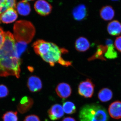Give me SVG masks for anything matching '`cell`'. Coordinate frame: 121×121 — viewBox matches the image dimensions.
I'll return each mask as SVG.
<instances>
[{"mask_svg": "<svg viewBox=\"0 0 121 121\" xmlns=\"http://www.w3.org/2000/svg\"><path fill=\"white\" fill-rule=\"evenodd\" d=\"M72 15L74 19L77 21H82L85 19L88 15L86 6L83 4L78 5L73 9Z\"/></svg>", "mask_w": 121, "mask_h": 121, "instance_id": "obj_11", "label": "cell"}, {"mask_svg": "<svg viewBox=\"0 0 121 121\" xmlns=\"http://www.w3.org/2000/svg\"><path fill=\"white\" fill-rule=\"evenodd\" d=\"M108 33L113 36L119 35L121 33V24L117 20H113L108 23L107 27Z\"/></svg>", "mask_w": 121, "mask_h": 121, "instance_id": "obj_18", "label": "cell"}, {"mask_svg": "<svg viewBox=\"0 0 121 121\" xmlns=\"http://www.w3.org/2000/svg\"><path fill=\"white\" fill-rule=\"evenodd\" d=\"M62 107L64 112L67 114H73L76 112V107L72 102L69 101L64 102L63 103Z\"/></svg>", "mask_w": 121, "mask_h": 121, "instance_id": "obj_22", "label": "cell"}, {"mask_svg": "<svg viewBox=\"0 0 121 121\" xmlns=\"http://www.w3.org/2000/svg\"><path fill=\"white\" fill-rule=\"evenodd\" d=\"M5 32L3 29L0 26V48L4 44L5 41Z\"/></svg>", "mask_w": 121, "mask_h": 121, "instance_id": "obj_28", "label": "cell"}, {"mask_svg": "<svg viewBox=\"0 0 121 121\" xmlns=\"http://www.w3.org/2000/svg\"><path fill=\"white\" fill-rule=\"evenodd\" d=\"M35 33V26L30 21H18L13 26V35L17 56L20 58Z\"/></svg>", "mask_w": 121, "mask_h": 121, "instance_id": "obj_2", "label": "cell"}, {"mask_svg": "<svg viewBox=\"0 0 121 121\" xmlns=\"http://www.w3.org/2000/svg\"><path fill=\"white\" fill-rule=\"evenodd\" d=\"M95 85L90 79L82 81L79 84L78 92L81 96L85 98L92 97L94 92Z\"/></svg>", "mask_w": 121, "mask_h": 121, "instance_id": "obj_5", "label": "cell"}, {"mask_svg": "<svg viewBox=\"0 0 121 121\" xmlns=\"http://www.w3.org/2000/svg\"><path fill=\"white\" fill-rule=\"evenodd\" d=\"M107 49V46L106 45H99L97 47L96 52L92 56L88 59L89 61H91L95 59H99L102 60H106L104 57L105 54Z\"/></svg>", "mask_w": 121, "mask_h": 121, "instance_id": "obj_19", "label": "cell"}, {"mask_svg": "<svg viewBox=\"0 0 121 121\" xmlns=\"http://www.w3.org/2000/svg\"><path fill=\"white\" fill-rule=\"evenodd\" d=\"M108 112L113 118L119 119L121 118V102L116 101L111 103L108 108Z\"/></svg>", "mask_w": 121, "mask_h": 121, "instance_id": "obj_13", "label": "cell"}, {"mask_svg": "<svg viewBox=\"0 0 121 121\" xmlns=\"http://www.w3.org/2000/svg\"><path fill=\"white\" fill-rule=\"evenodd\" d=\"M24 121H41L39 118L35 115L32 114L28 115L25 117Z\"/></svg>", "mask_w": 121, "mask_h": 121, "instance_id": "obj_26", "label": "cell"}, {"mask_svg": "<svg viewBox=\"0 0 121 121\" xmlns=\"http://www.w3.org/2000/svg\"><path fill=\"white\" fill-rule=\"evenodd\" d=\"M34 9L39 15L43 16H46L51 13L52 7L45 0H38L35 3Z\"/></svg>", "mask_w": 121, "mask_h": 121, "instance_id": "obj_6", "label": "cell"}, {"mask_svg": "<svg viewBox=\"0 0 121 121\" xmlns=\"http://www.w3.org/2000/svg\"><path fill=\"white\" fill-rule=\"evenodd\" d=\"M50 47V42L43 39H38L32 44L35 53L41 56L45 55Z\"/></svg>", "mask_w": 121, "mask_h": 121, "instance_id": "obj_7", "label": "cell"}, {"mask_svg": "<svg viewBox=\"0 0 121 121\" xmlns=\"http://www.w3.org/2000/svg\"><path fill=\"white\" fill-rule=\"evenodd\" d=\"M104 56L106 59H114L117 58V52L115 49L113 45L107 47V50L104 54Z\"/></svg>", "mask_w": 121, "mask_h": 121, "instance_id": "obj_23", "label": "cell"}, {"mask_svg": "<svg viewBox=\"0 0 121 121\" xmlns=\"http://www.w3.org/2000/svg\"><path fill=\"white\" fill-rule=\"evenodd\" d=\"M24 0L26 1H31L34 0Z\"/></svg>", "mask_w": 121, "mask_h": 121, "instance_id": "obj_31", "label": "cell"}, {"mask_svg": "<svg viewBox=\"0 0 121 121\" xmlns=\"http://www.w3.org/2000/svg\"><path fill=\"white\" fill-rule=\"evenodd\" d=\"M17 11L20 15L23 16H27L29 15L31 11L30 5L26 1H21L16 5Z\"/></svg>", "mask_w": 121, "mask_h": 121, "instance_id": "obj_17", "label": "cell"}, {"mask_svg": "<svg viewBox=\"0 0 121 121\" xmlns=\"http://www.w3.org/2000/svg\"><path fill=\"white\" fill-rule=\"evenodd\" d=\"M114 45L117 50L121 53V35L117 37L115 39Z\"/></svg>", "mask_w": 121, "mask_h": 121, "instance_id": "obj_27", "label": "cell"}, {"mask_svg": "<svg viewBox=\"0 0 121 121\" xmlns=\"http://www.w3.org/2000/svg\"><path fill=\"white\" fill-rule=\"evenodd\" d=\"M9 94L8 87L4 84H0V98L5 97Z\"/></svg>", "mask_w": 121, "mask_h": 121, "instance_id": "obj_25", "label": "cell"}, {"mask_svg": "<svg viewBox=\"0 0 121 121\" xmlns=\"http://www.w3.org/2000/svg\"><path fill=\"white\" fill-rule=\"evenodd\" d=\"M17 14L15 9L11 8L0 15V23L9 24L15 22L17 19Z\"/></svg>", "mask_w": 121, "mask_h": 121, "instance_id": "obj_9", "label": "cell"}, {"mask_svg": "<svg viewBox=\"0 0 121 121\" xmlns=\"http://www.w3.org/2000/svg\"><path fill=\"white\" fill-rule=\"evenodd\" d=\"M113 93L110 89L104 88L100 90L98 93V98L102 102L109 101L112 99Z\"/></svg>", "mask_w": 121, "mask_h": 121, "instance_id": "obj_20", "label": "cell"}, {"mask_svg": "<svg viewBox=\"0 0 121 121\" xmlns=\"http://www.w3.org/2000/svg\"><path fill=\"white\" fill-rule=\"evenodd\" d=\"M16 0H0V15L11 8H16Z\"/></svg>", "mask_w": 121, "mask_h": 121, "instance_id": "obj_21", "label": "cell"}, {"mask_svg": "<svg viewBox=\"0 0 121 121\" xmlns=\"http://www.w3.org/2000/svg\"><path fill=\"white\" fill-rule=\"evenodd\" d=\"M105 43L107 47L110 45H113V41L111 39H106L105 40Z\"/></svg>", "mask_w": 121, "mask_h": 121, "instance_id": "obj_29", "label": "cell"}, {"mask_svg": "<svg viewBox=\"0 0 121 121\" xmlns=\"http://www.w3.org/2000/svg\"><path fill=\"white\" fill-rule=\"evenodd\" d=\"M2 118L3 121H18L17 112L8 111L3 115Z\"/></svg>", "mask_w": 121, "mask_h": 121, "instance_id": "obj_24", "label": "cell"}, {"mask_svg": "<svg viewBox=\"0 0 121 121\" xmlns=\"http://www.w3.org/2000/svg\"><path fill=\"white\" fill-rule=\"evenodd\" d=\"M55 91L58 96L62 99L67 98L70 96L72 93L71 87L68 83L65 82L58 84Z\"/></svg>", "mask_w": 121, "mask_h": 121, "instance_id": "obj_12", "label": "cell"}, {"mask_svg": "<svg viewBox=\"0 0 121 121\" xmlns=\"http://www.w3.org/2000/svg\"><path fill=\"white\" fill-rule=\"evenodd\" d=\"M68 52L67 50L64 48H61L56 44L50 42V48L47 53L41 56L44 61L49 64L52 67L55 66L56 64H59L64 66H71V62L64 60L62 57V54Z\"/></svg>", "mask_w": 121, "mask_h": 121, "instance_id": "obj_4", "label": "cell"}, {"mask_svg": "<svg viewBox=\"0 0 121 121\" xmlns=\"http://www.w3.org/2000/svg\"><path fill=\"white\" fill-rule=\"evenodd\" d=\"M80 121H108L106 110L96 104H87L80 108L79 114Z\"/></svg>", "mask_w": 121, "mask_h": 121, "instance_id": "obj_3", "label": "cell"}, {"mask_svg": "<svg viewBox=\"0 0 121 121\" xmlns=\"http://www.w3.org/2000/svg\"><path fill=\"white\" fill-rule=\"evenodd\" d=\"M48 117L51 120L56 121L60 119L64 115L62 106L58 104H54L48 110Z\"/></svg>", "mask_w": 121, "mask_h": 121, "instance_id": "obj_8", "label": "cell"}, {"mask_svg": "<svg viewBox=\"0 0 121 121\" xmlns=\"http://www.w3.org/2000/svg\"><path fill=\"white\" fill-rule=\"evenodd\" d=\"M62 121H76L73 118L71 117H67L64 118Z\"/></svg>", "mask_w": 121, "mask_h": 121, "instance_id": "obj_30", "label": "cell"}, {"mask_svg": "<svg viewBox=\"0 0 121 121\" xmlns=\"http://www.w3.org/2000/svg\"><path fill=\"white\" fill-rule=\"evenodd\" d=\"M75 47L76 50L78 51L84 52L90 48V43L86 38L83 37H80L76 40Z\"/></svg>", "mask_w": 121, "mask_h": 121, "instance_id": "obj_16", "label": "cell"}, {"mask_svg": "<svg viewBox=\"0 0 121 121\" xmlns=\"http://www.w3.org/2000/svg\"><path fill=\"white\" fill-rule=\"evenodd\" d=\"M111 0L113 1H117L119 0Z\"/></svg>", "mask_w": 121, "mask_h": 121, "instance_id": "obj_32", "label": "cell"}, {"mask_svg": "<svg viewBox=\"0 0 121 121\" xmlns=\"http://www.w3.org/2000/svg\"><path fill=\"white\" fill-rule=\"evenodd\" d=\"M115 14L114 9L109 5L103 7L99 11L100 17L105 21H109L112 19L114 17Z\"/></svg>", "mask_w": 121, "mask_h": 121, "instance_id": "obj_15", "label": "cell"}, {"mask_svg": "<svg viewBox=\"0 0 121 121\" xmlns=\"http://www.w3.org/2000/svg\"><path fill=\"white\" fill-rule=\"evenodd\" d=\"M5 37L4 43L0 48V76H15L19 78L21 61L16 52L13 35L9 31L6 32Z\"/></svg>", "mask_w": 121, "mask_h": 121, "instance_id": "obj_1", "label": "cell"}, {"mask_svg": "<svg viewBox=\"0 0 121 121\" xmlns=\"http://www.w3.org/2000/svg\"><path fill=\"white\" fill-rule=\"evenodd\" d=\"M33 104V101L31 98L25 96L21 99L17 106V109L20 112L23 113L27 112L31 109Z\"/></svg>", "mask_w": 121, "mask_h": 121, "instance_id": "obj_14", "label": "cell"}, {"mask_svg": "<svg viewBox=\"0 0 121 121\" xmlns=\"http://www.w3.org/2000/svg\"><path fill=\"white\" fill-rule=\"evenodd\" d=\"M27 86L31 92L34 93L39 91L43 87V84L40 79L35 75H32L29 78Z\"/></svg>", "mask_w": 121, "mask_h": 121, "instance_id": "obj_10", "label": "cell"}]
</instances>
